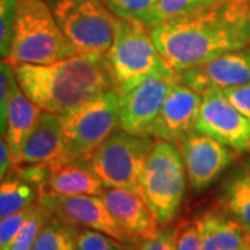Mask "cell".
Wrapping results in <instances>:
<instances>
[{"instance_id":"1","label":"cell","mask_w":250,"mask_h":250,"mask_svg":"<svg viewBox=\"0 0 250 250\" xmlns=\"http://www.w3.org/2000/svg\"><path fill=\"white\" fill-rule=\"evenodd\" d=\"M154 45L175 72L250 46V0H221L150 28Z\"/></svg>"},{"instance_id":"2","label":"cell","mask_w":250,"mask_h":250,"mask_svg":"<svg viewBox=\"0 0 250 250\" xmlns=\"http://www.w3.org/2000/svg\"><path fill=\"white\" fill-rule=\"evenodd\" d=\"M11 67L21 90L56 116L67 114L102 92L116 89L106 52H77L50 64Z\"/></svg>"},{"instance_id":"3","label":"cell","mask_w":250,"mask_h":250,"mask_svg":"<svg viewBox=\"0 0 250 250\" xmlns=\"http://www.w3.org/2000/svg\"><path fill=\"white\" fill-rule=\"evenodd\" d=\"M106 56L120 95L150 77L178 80V72L171 68L154 45L150 28L139 20L116 18L114 41Z\"/></svg>"},{"instance_id":"4","label":"cell","mask_w":250,"mask_h":250,"mask_svg":"<svg viewBox=\"0 0 250 250\" xmlns=\"http://www.w3.org/2000/svg\"><path fill=\"white\" fill-rule=\"evenodd\" d=\"M78 52L62 34L49 3L18 0L9 59L16 64H50Z\"/></svg>"},{"instance_id":"5","label":"cell","mask_w":250,"mask_h":250,"mask_svg":"<svg viewBox=\"0 0 250 250\" xmlns=\"http://www.w3.org/2000/svg\"><path fill=\"white\" fill-rule=\"evenodd\" d=\"M59 117L65 141V161H89L99 146L120 128V92H102Z\"/></svg>"},{"instance_id":"6","label":"cell","mask_w":250,"mask_h":250,"mask_svg":"<svg viewBox=\"0 0 250 250\" xmlns=\"http://www.w3.org/2000/svg\"><path fill=\"white\" fill-rule=\"evenodd\" d=\"M187 170L175 143L154 141L142 174V196L157 221L170 225L187 192Z\"/></svg>"},{"instance_id":"7","label":"cell","mask_w":250,"mask_h":250,"mask_svg":"<svg viewBox=\"0 0 250 250\" xmlns=\"http://www.w3.org/2000/svg\"><path fill=\"white\" fill-rule=\"evenodd\" d=\"M154 141L152 136L116 131L92 154L90 167L106 188H121L142 195V174Z\"/></svg>"},{"instance_id":"8","label":"cell","mask_w":250,"mask_h":250,"mask_svg":"<svg viewBox=\"0 0 250 250\" xmlns=\"http://www.w3.org/2000/svg\"><path fill=\"white\" fill-rule=\"evenodd\" d=\"M62 34L78 52H107L114 41L116 16L104 0H49Z\"/></svg>"},{"instance_id":"9","label":"cell","mask_w":250,"mask_h":250,"mask_svg":"<svg viewBox=\"0 0 250 250\" xmlns=\"http://www.w3.org/2000/svg\"><path fill=\"white\" fill-rule=\"evenodd\" d=\"M38 203L47 210L50 217H56L74 227L96 229L116 238L118 241L131 243V238L118 225L110 213L104 199L93 195H57L47 190H41Z\"/></svg>"},{"instance_id":"10","label":"cell","mask_w":250,"mask_h":250,"mask_svg":"<svg viewBox=\"0 0 250 250\" xmlns=\"http://www.w3.org/2000/svg\"><path fill=\"white\" fill-rule=\"evenodd\" d=\"M177 146L184 159L188 182L195 192L210 187L241 154L196 131L187 135Z\"/></svg>"},{"instance_id":"11","label":"cell","mask_w":250,"mask_h":250,"mask_svg":"<svg viewBox=\"0 0 250 250\" xmlns=\"http://www.w3.org/2000/svg\"><path fill=\"white\" fill-rule=\"evenodd\" d=\"M195 131L239 153L250 152V121L223 92L203 96Z\"/></svg>"},{"instance_id":"12","label":"cell","mask_w":250,"mask_h":250,"mask_svg":"<svg viewBox=\"0 0 250 250\" xmlns=\"http://www.w3.org/2000/svg\"><path fill=\"white\" fill-rule=\"evenodd\" d=\"M178 81L205 96L250 82V46L217 56L179 72Z\"/></svg>"},{"instance_id":"13","label":"cell","mask_w":250,"mask_h":250,"mask_svg":"<svg viewBox=\"0 0 250 250\" xmlns=\"http://www.w3.org/2000/svg\"><path fill=\"white\" fill-rule=\"evenodd\" d=\"M178 80L166 77L146 78L120 95V129L132 135L149 136L172 85Z\"/></svg>"},{"instance_id":"14","label":"cell","mask_w":250,"mask_h":250,"mask_svg":"<svg viewBox=\"0 0 250 250\" xmlns=\"http://www.w3.org/2000/svg\"><path fill=\"white\" fill-rule=\"evenodd\" d=\"M203 96L181 82H175L166 99L149 136L156 141L177 143L195 131Z\"/></svg>"},{"instance_id":"15","label":"cell","mask_w":250,"mask_h":250,"mask_svg":"<svg viewBox=\"0 0 250 250\" xmlns=\"http://www.w3.org/2000/svg\"><path fill=\"white\" fill-rule=\"evenodd\" d=\"M102 197L114 220L134 243L145 241L159 231L160 224L142 195L121 188H106Z\"/></svg>"},{"instance_id":"16","label":"cell","mask_w":250,"mask_h":250,"mask_svg":"<svg viewBox=\"0 0 250 250\" xmlns=\"http://www.w3.org/2000/svg\"><path fill=\"white\" fill-rule=\"evenodd\" d=\"M65 161V141L60 117L45 111L22 149L20 164L45 163L53 167Z\"/></svg>"},{"instance_id":"17","label":"cell","mask_w":250,"mask_h":250,"mask_svg":"<svg viewBox=\"0 0 250 250\" xmlns=\"http://www.w3.org/2000/svg\"><path fill=\"white\" fill-rule=\"evenodd\" d=\"M42 113L43 110L21 90L16 80L10 99L7 128L4 134L11 154V166H18L21 163L22 149L36 128Z\"/></svg>"},{"instance_id":"18","label":"cell","mask_w":250,"mask_h":250,"mask_svg":"<svg viewBox=\"0 0 250 250\" xmlns=\"http://www.w3.org/2000/svg\"><path fill=\"white\" fill-rule=\"evenodd\" d=\"M202 250H250V232L218 207L197 217Z\"/></svg>"},{"instance_id":"19","label":"cell","mask_w":250,"mask_h":250,"mask_svg":"<svg viewBox=\"0 0 250 250\" xmlns=\"http://www.w3.org/2000/svg\"><path fill=\"white\" fill-rule=\"evenodd\" d=\"M43 190L67 196H102L106 187L90 167L89 161L68 160L50 167L49 181Z\"/></svg>"},{"instance_id":"20","label":"cell","mask_w":250,"mask_h":250,"mask_svg":"<svg viewBox=\"0 0 250 250\" xmlns=\"http://www.w3.org/2000/svg\"><path fill=\"white\" fill-rule=\"evenodd\" d=\"M218 208L250 232V157L227 174L218 190Z\"/></svg>"},{"instance_id":"21","label":"cell","mask_w":250,"mask_h":250,"mask_svg":"<svg viewBox=\"0 0 250 250\" xmlns=\"http://www.w3.org/2000/svg\"><path fill=\"white\" fill-rule=\"evenodd\" d=\"M38 197L39 189L10 168L9 174L0 182V220L35 205Z\"/></svg>"},{"instance_id":"22","label":"cell","mask_w":250,"mask_h":250,"mask_svg":"<svg viewBox=\"0 0 250 250\" xmlns=\"http://www.w3.org/2000/svg\"><path fill=\"white\" fill-rule=\"evenodd\" d=\"M78 227L50 217L36 238L32 250H77Z\"/></svg>"},{"instance_id":"23","label":"cell","mask_w":250,"mask_h":250,"mask_svg":"<svg viewBox=\"0 0 250 250\" xmlns=\"http://www.w3.org/2000/svg\"><path fill=\"white\" fill-rule=\"evenodd\" d=\"M218 1L221 0H157L153 9L143 18L142 22L152 28L163 21L206 9Z\"/></svg>"},{"instance_id":"24","label":"cell","mask_w":250,"mask_h":250,"mask_svg":"<svg viewBox=\"0 0 250 250\" xmlns=\"http://www.w3.org/2000/svg\"><path fill=\"white\" fill-rule=\"evenodd\" d=\"M49 218L50 214L47 213V210L36 202L34 213L31 214L27 223L24 224V227L16 236V239L10 245L9 250H32L38 235Z\"/></svg>"},{"instance_id":"25","label":"cell","mask_w":250,"mask_h":250,"mask_svg":"<svg viewBox=\"0 0 250 250\" xmlns=\"http://www.w3.org/2000/svg\"><path fill=\"white\" fill-rule=\"evenodd\" d=\"M77 250H132V245L118 241L107 233L85 228L78 231Z\"/></svg>"},{"instance_id":"26","label":"cell","mask_w":250,"mask_h":250,"mask_svg":"<svg viewBox=\"0 0 250 250\" xmlns=\"http://www.w3.org/2000/svg\"><path fill=\"white\" fill-rule=\"evenodd\" d=\"M18 0H0V60H7L13 41Z\"/></svg>"},{"instance_id":"27","label":"cell","mask_w":250,"mask_h":250,"mask_svg":"<svg viewBox=\"0 0 250 250\" xmlns=\"http://www.w3.org/2000/svg\"><path fill=\"white\" fill-rule=\"evenodd\" d=\"M111 13L118 18L143 21L157 0H104Z\"/></svg>"},{"instance_id":"28","label":"cell","mask_w":250,"mask_h":250,"mask_svg":"<svg viewBox=\"0 0 250 250\" xmlns=\"http://www.w3.org/2000/svg\"><path fill=\"white\" fill-rule=\"evenodd\" d=\"M14 82L16 75L13 67L6 60H0V135L6 134L10 99Z\"/></svg>"},{"instance_id":"29","label":"cell","mask_w":250,"mask_h":250,"mask_svg":"<svg viewBox=\"0 0 250 250\" xmlns=\"http://www.w3.org/2000/svg\"><path fill=\"white\" fill-rule=\"evenodd\" d=\"M35 207L36 203L29 206L20 213L4 217L0 220V249L9 250L10 245L13 243L18 232L21 231V228L24 227V224L27 223L28 218L34 213Z\"/></svg>"},{"instance_id":"30","label":"cell","mask_w":250,"mask_h":250,"mask_svg":"<svg viewBox=\"0 0 250 250\" xmlns=\"http://www.w3.org/2000/svg\"><path fill=\"white\" fill-rule=\"evenodd\" d=\"M178 225H163L153 236L139 242L138 250H177Z\"/></svg>"},{"instance_id":"31","label":"cell","mask_w":250,"mask_h":250,"mask_svg":"<svg viewBox=\"0 0 250 250\" xmlns=\"http://www.w3.org/2000/svg\"><path fill=\"white\" fill-rule=\"evenodd\" d=\"M177 250H202V233L197 218L178 224Z\"/></svg>"},{"instance_id":"32","label":"cell","mask_w":250,"mask_h":250,"mask_svg":"<svg viewBox=\"0 0 250 250\" xmlns=\"http://www.w3.org/2000/svg\"><path fill=\"white\" fill-rule=\"evenodd\" d=\"M227 99L250 121V82L223 92Z\"/></svg>"},{"instance_id":"33","label":"cell","mask_w":250,"mask_h":250,"mask_svg":"<svg viewBox=\"0 0 250 250\" xmlns=\"http://www.w3.org/2000/svg\"><path fill=\"white\" fill-rule=\"evenodd\" d=\"M11 167V154L4 135H0V182L9 174Z\"/></svg>"},{"instance_id":"34","label":"cell","mask_w":250,"mask_h":250,"mask_svg":"<svg viewBox=\"0 0 250 250\" xmlns=\"http://www.w3.org/2000/svg\"><path fill=\"white\" fill-rule=\"evenodd\" d=\"M0 250H1V249H0Z\"/></svg>"}]
</instances>
